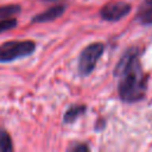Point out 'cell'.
<instances>
[{
  "instance_id": "1",
  "label": "cell",
  "mask_w": 152,
  "mask_h": 152,
  "mask_svg": "<svg viewBox=\"0 0 152 152\" xmlns=\"http://www.w3.org/2000/svg\"><path fill=\"white\" fill-rule=\"evenodd\" d=\"M114 75L119 78L118 93L124 102L133 103L140 101L146 93L147 78L142 71L139 51L128 49L118 62Z\"/></svg>"
},
{
  "instance_id": "2",
  "label": "cell",
  "mask_w": 152,
  "mask_h": 152,
  "mask_svg": "<svg viewBox=\"0 0 152 152\" xmlns=\"http://www.w3.org/2000/svg\"><path fill=\"white\" fill-rule=\"evenodd\" d=\"M36 51V43L30 39H13L0 44V63H10L27 56Z\"/></svg>"
},
{
  "instance_id": "3",
  "label": "cell",
  "mask_w": 152,
  "mask_h": 152,
  "mask_svg": "<svg viewBox=\"0 0 152 152\" xmlns=\"http://www.w3.org/2000/svg\"><path fill=\"white\" fill-rule=\"evenodd\" d=\"M104 51V45L101 42H95L87 45L80 53L77 61V71L81 76H88L95 69L99 59Z\"/></svg>"
},
{
  "instance_id": "4",
  "label": "cell",
  "mask_w": 152,
  "mask_h": 152,
  "mask_svg": "<svg viewBox=\"0 0 152 152\" xmlns=\"http://www.w3.org/2000/svg\"><path fill=\"white\" fill-rule=\"evenodd\" d=\"M129 12H131V5L128 2L110 1L101 8L100 15L106 21H118L125 18Z\"/></svg>"
},
{
  "instance_id": "5",
  "label": "cell",
  "mask_w": 152,
  "mask_h": 152,
  "mask_svg": "<svg viewBox=\"0 0 152 152\" xmlns=\"http://www.w3.org/2000/svg\"><path fill=\"white\" fill-rule=\"evenodd\" d=\"M66 10V6L64 4H57L36 15H33L32 18V23H49V21H53L56 20L57 18L62 17L64 14Z\"/></svg>"
},
{
  "instance_id": "6",
  "label": "cell",
  "mask_w": 152,
  "mask_h": 152,
  "mask_svg": "<svg viewBox=\"0 0 152 152\" xmlns=\"http://www.w3.org/2000/svg\"><path fill=\"white\" fill-rule=\"evenodd\" d=\"M137 19L142 25H152V0H144L138 11Z\"/></svg>"
},
{
  "instance_id": "7",
  "label": "cell",
  "mask_w": 152,
  "mask_h": 152,
  "mask_svg": "<svg viewBox=\"0 0 152 152\" xmlns=\"http://www.w3.org/2000/svg\"><path fill=\"white\" fill-rule=\"evenodd\" d=\"M86 110H87V107L83 106V104H72V106H70L66 109V112L64 113L63 122L64 124H72L81 115H83Z\"/></svg>"
},
{
  "instance_id": "8",
  "label": "cell",
  "mask_w": 152,
  "mask_h": 152,
  "mask_svg": "<svg viewBox=\"0 0 152 152\" xmlns=\"http://www.w3.org/2000/svg\"><path fill=\"white\" fill-rule=\"evenodd\" d=\"M13 151V142L10 133L5 128H0V152Z\"/></svg>"
},
{
  "instance_id": "9",
  "label": "cell",
  "mask_w": 152,
  "mask_h": 152,
  "mask_svg": "<svg viewBox=\"0 0 152 152\" xmlns=\"http://www.w3.org/2000/svg\"><path fill=\"white\" fill-rule=\"evenodd\" d=\"M20 11H21L20 5H15V4L0 6V20L1 19H5V18L14 17L15 14L20 13Z\"/></svg>"
},
{
  "instance_id": "10",
  "label": "cell",
  "mask_w": 152,
  "mask_h": 152,
  "mask_svg": "<svg viewBox=\"0 0 152 152\" xmlns=\"http://www.w3.org/2000/svg\"><path fill=\"white\" fill-rule=\"evenodd\" d=\"M18 25V20L14 17H10V18H5L0 20V33L6 32L8 30L14 28Z\"/></svg>"
},
{
  "instance_id": "11",
  "label": "cell",
  "mask_w": 152,
  "mask_h": 152,
  "mask_svg": "<svg viewBox=\"0 0 152 152\" xmlns=\"http://www.w3.org/2000/svg\"><path fill=\"white\" fill-rule=\"evenodd\" d=\"M70 151H75V152H78V151H89V146L87 144H83V142H77V144H74L69 147Z\"/></svg>"
},
{
  "instance_id": "12",
  "label": "cell",
  "mask_w": 152,
  "mask_h": 152,
  "mask_svg": "<svg viewBox=\"0 0 152 152\" xmlns=\"http://www.w3.org/2000/svg\"><path fill=\"white\" fill-rule=\"evenodd\" d=\"M42 1H45V2L48 1V2H50V1H56V0H42Z\"/></svg>"
}]
</instances>
